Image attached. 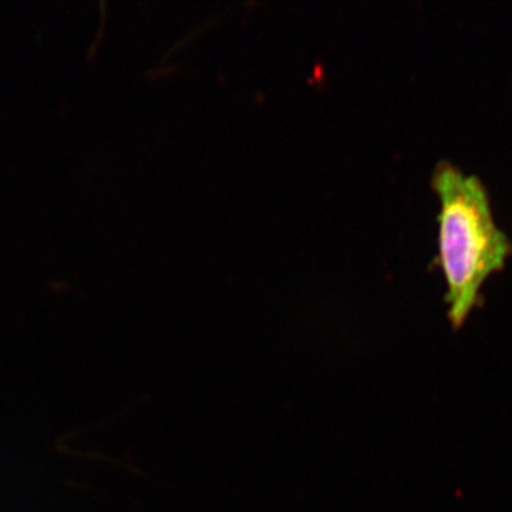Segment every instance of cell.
Here are the masks:
<instances>
[{
	"mask_svg": "<svg viewBox=\"0 0 512 512\" xmlns=\"http://www.w3.org/2000/svg\"><path fill=\"white\" fill-rule=\"evenodd\" d=\"M431 187L440 201L436 265L446 281L448 320L460 329L480 306L488 279L504 271L512 242L495 222L490 194L480 177L441 161Z\"/></svg>",
	"mask_w": 512,
	"mask_h": 512,
	"instance_id": "6da1fadb",
	"label": "cell"
}]
</instances>
